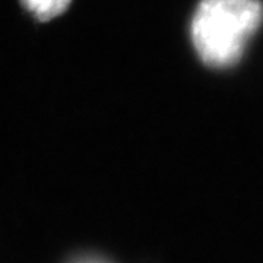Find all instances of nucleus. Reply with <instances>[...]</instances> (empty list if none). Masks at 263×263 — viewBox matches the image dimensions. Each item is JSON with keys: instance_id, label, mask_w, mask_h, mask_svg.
<instances>
[{"instance_id": "1", "label": "nucleus", "mask_w": 263, "mask_h": 263, "mask_svg": "<svg viewBox=\"0 0 263 263\" xmlns=\"http://www.w3.org/2000/svg\"><path fill=\"white\" fill-rule=\"evenodd\" d=\"M262 18L260 0H202L192 21L197 54L212 67L234 65Z\"/></svg>"}, {"instance_id": "3", "label": "nucleus", "mask_w": 263, "mask_h": 263, "mask_svg": "<svg viewBox=\"0 0 263 263\" xmlns=\"http://www.w3.org/2000/svg\"><path fill=\"white\" fill-rule=\"evenodd\" d=\"M84 263H100V262H84Z\"/></svg>"}, {"instance_id": "2", "label": "nucleus", "mask_w": 263, "mask_h": 263, "mask_svg": "<svg viewBox=\"0 0 263 263\" xmlns=\"http://www.w3.org/2000/svg\"><path fill=\"white\" fill-rule=\"evenodd\" d=\"M72 0H22V5L40 21H50L63 13Z\"/></svg>"}]
</instances>
